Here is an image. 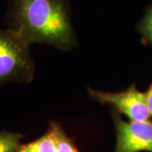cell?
I'll use <instances>...</instances> for the list:
<instances>
[{
  "label": "cell",
  "mask_w": 152,
  "mask_h": 152,
  "mask_svg": "<svg viewBox=\"0 0 152 152\" xmlns=\"http://www.w3.org/2000/svg\"><path fill=\"white\" fill-rule=\"evenodd\" d=\"M15 27L30 44L48 43L63 50L75 46V31L63 0H14Z\"/></svg>",
  "instance_id": "obj_1"
},
{
  "label": "cell",
  "mask_w": 152,
  "mask_h": 152,
  "mask_svg": "<svg viewBox=\"0 0 152 152\" xmlns=\"http://www.w3.org/2000/svg\"><path fill=\"white\" fill-rule=\"evenodd\" d=\"M30 45L15 30L0 28V85L32 80L34 63Z\"/></svg>",
  "instance_id": "obj_2"
},
{
  "label": "cell",
  "mask_w": 152,
  "mask_h": 152,
  "mask_svg": "<svg viewBox=\"0 0 152 152\" xmlns=\"http://www.w3.org/2000/svg\"><path fill=\"white\" fill-rule=\"evenodd\" d=\"M91 97L102 104H110L118 113L124 114L129 121L145 122L151 119L146 95L138 90L135 84L120 92H104L89 88Z\"/></svg>",
  "instance_id": "obj_3"
},
{
  "label": "cell",
  "mask_w": 152,
  "mask_h": 152,
  "mask_svg": "<svg viewBox=\"0 0 152 152\" xmlns=\"http://www.w3.org/2000/svg\"><path fill=\"white\" fill-rule=\"evenodd\" d=\"M117 143L114 152H152V121L126 122L113 113Z\"/></svg>",
  "instance_id": "obj_4"
},
{
  "label": "cell",
  "mask_w": 152,
  "mask_h": 152,
  "mask_svg": "<svg viewBox=\"0 0 152 152\" xmlns=\"http://www.w3.org/2000/svg\"><path fill=\"white\" fill-rule=\"evenodd\" d=\"M18 152H57V140L53 125L41 138L28 144H21Z\"/></svg>",
  "instance_id": "obj_5"
},
{
  "label": "cell",
  "mask_w": 152,
  "mask_h": 152,
  "mask_svg": "<svg viewBox=\"0 0 152 152\" xmlns=\"http://www.w3.org/2000/svg\"><path fill=\"white\" fill-rule=\"evenodd\" d=\"M22 135L18 133L0 132V152H18L21 145Z\"/></svg>",
  "instance_id": "obj_6"
},
{
  "label": "cell",
  "mask_w": 152,
  "mask_h": 152,
  "mask_svg": "<svg viewBox=\"0 0 152 152\" xmlns=\"http://www.w3.org/2000/svg\"><path fill=\"white\" fill-rule=\"evenodd\" d=\"M137 30L141 35L142 42L152 47V5L147 7L144 16L137 26Z\"/></svg>",
  "instance_id": "obj_7"
},
{
  "label": "cell",
  "mask_w": 152,
  "mask_h": 152,
  "mask_svg": "<svg viewBox=\"0 0 152 152\" xmlns=\"http://www.w3.org/2000/svg\"><path fill=\"white\" fill-rule=\"evenodd\" d=\"M57 140V152H79L74 143L59 125L52 124Z\"/></svg>",
  "instance_id": "obj_8"
},
{
  "label": "cell",
  "mask_w": 152,
  "mask_h": 152,
  "mask_svg": "<svg viewBox=\"0 0 152 152\" xmlns=\"http://www.w3.org/2000/svg\"><path fill=\"white\" fill-rule=\"evenodd\" d=\"M145 95H146V102L147 105H148V108L150 110V113H151L152 118V83L148 88L147 91L145 92Z\"/></svg>",
  "instance_id": "obj_9"
}]
</instances>
